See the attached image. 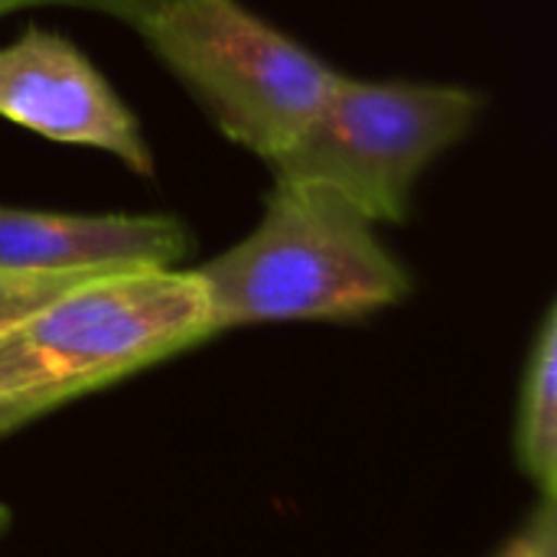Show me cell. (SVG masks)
Masks as SVG:
<instances>
[{
	"label": "cell",
	"instance_id": "cell-6",
	"mask_svg": "<svg viewBox=\"0 0 557 557\" xmlns=\"http://www.w3.org/2000/svg\"><path fill=\"white\" fill-rule=\"evenodd\" d=\"M176 215H72L0 206V268L23 271H157L189 255Z\"/></svg>",
	"mask_w": 557,
	"mask_h": 557
},
{
	"label": "cell",
	"instance_id": "cell-1",
	"mask_svg": "<svg viewBox=\"0 0 557 557\" xmlns=\"http://www.w3.org/2000/svg\"><path fill=\"white\" fill-rule=\"evenodd\" d=\"M215 336L261 323H346L411 297L375 222L320 183L274 176L261 222L193 271Z\"/></svg>",
	"mask_w": 557,
	"mask_h": 557
},
{
	"label": "cell",
	"instance_id": "cell-10",
	"mask_svg": "<svg viewBox=\"0 0 557 557\" xmlns=\"http://www.w3.org/2000/svg\"><path fill=\"white\" fill-rule=\"evenodd\" d=\"M166 0H0V16L10 13V10H23V7H78V10L114 16V20H121V23L137 29Z\"/></svg>",
	"mask_w": 557,
	"mask_h": 557
},
{
	"label": "cell",
	"instance_id": "cell-2",
	"mask_svg": "<svg viewBox=\"0 0 557 557\" xmlns=\"http://www.w3.org/2000/svg\"><path fill=\"white\" fill-rule=\"evenodd\" d=\"M193 271L85 281L0 336V437L212 339Z\"/></svg>",
	"mask_w": 557,
	"mask_h": 557
},
{
	"label": "cell",
	"instance_id": "cell-3",
	"mask_svg": "<svg viewBox=\"0 0 557 557\" xmlns=\"http://www.w3.org/2000/svg\"><path fill=\"white\" fill-rule=\"evenodd\" d=\"M137 33L212 124L268 166L297 144L339 78L238 0H166Z\"/></svg>",
	"mask_w": 557,
	"mask_h": 557
},
{
	"label": "cell",
	"instance_id": "cell-9",
	"mask_svg": "<svg viewBox=\"0 0 557 557\" xmlns=\"http://www.w3.org/2000/svg\"><path fill=\"white\" fill-rule=\"evenodd\" d=\"M493 557H557V499H539L532 516Z\"/></svg>",
	"mask_w": 557,
	"mask_h": 557
},
{
	"label": "cell",
	"instance_id": "cell-11",
	"mask_svg": "<svg viewBox=\"0 0 557 557\" xmlns=\"http://www.w3.org/2000/svg\"><path fill=\"white\" fill-rule=\"evenodd\" d=\"M7 525H10V509H7V506L0 503V535L7 532Z\"/></svg>",
	"mask_w": 557,
	"mask_h": 557
},
{
	"label": "cell",
	"instance_id": "cell-8",
	"mask_svg": "<svg viewBox=\"0 0 557 557\" xmlns=\"http://www.w3.org/2000/svg\"><path fill=\"white\" fill-rule=\"evenodd\" d=\"M121 274V271H117ZM104 274L91 271H23V268H0V336L52 304L55 297L69 294L72 287L95 281Z\"/></svg>",
	"mask_w": 557,
	"mask_h": 557
},
{
	"label": "cell",
	"instance_id": "cell-4",
	"mask_svg": "<svg viewBox=\"0 0 557 557\" xmlns=\"http://www.w3.org/2000/svg\"><path fill=\"white\" fill-rule=\"evenodd\" d=\"M486 98L450 82H369L339 72L274 176L330 186L375 225H401L424 170L480 121Z\"/></svg>",
	"mask_w": 557,
	"mask_h": 557
},
{
	"label": "cell",
	"instance_id": "cell-7",
	"mask_svg": "<svg viewBox=\"0 0 557 557\" xmlns=\"http://www.w3.org/2000/svg\"><path fill=\"white\" fill-rule=\"evenodd\" d=\"M516 460L525 480L557 499V307L548 304L522 369L516 408Z\"/></svg>",
	"mask_w": 557,
	"mask_h": 557
},
{
	"label": "cell",
	"instance_id": "cell-5",
	"mask_svg": "<svg viewBox=\"0 0 557 557\" xmlns=\"http://www.w3.org/2000/svg\"><path fill=\"white\" fill-rule=\"evenodd\" d=\"M0 117L55 144L104 150L153 180V150L137 117L62 33L29 26L0 46Z\"/></svg>",
	"mask_w": 557,
	"mask_h": 557
}]
</instances>
